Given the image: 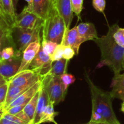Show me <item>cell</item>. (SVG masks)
<instances>
[{
  "label": "cell",
  "mask_w": 124,
  "mask_h": 124,
  "mask_svg": "<svg viewBox=\"0 0 124 124\" xmlns=\"http://www.w3.org/2000/svg\"><path fill=\"white\" fill-rule=\"evenodd\" d=\"M85 79L90 89L92 103V116L89 124H121L113 109V98L110 92L104 91L96 87L87 74L85 75Z\"/></svg>",
  "instance_id": "6da1fadb"
},
{
  "label": "cell",
  "mask_w": 124,
  "mask_h": 124,
  "mask_svg": "<svg viewBox=\"0 0 124 124\" xmlns=\"http://www.w3.org/2000/svg\"><path fill=\"white\" fill-rule=\"evenodd\" d=\"M0 1L4 10L13 24L16 16L13 1V0H0Z\"/></svg>",
  "instance_id": "7402d4cb"
},
{
  "label": "cell",
  "mask_w": 124,
  "mask_h": 124,
  "mask_svg": "<svg viewBox=\"0 0 124 124\" xmlns=\"http://www.w3.org/2000/svg\"><path fill=\"white\" fill-rule=\"evenodd\" d=\"M41 85H42V79H40L39 81H38L37 82H36L33 85L31 86V87H30V88H29L27 90L25 91V92H24L21 95H20L19 97H18L15 100L13 101L7 107L6 109L12 107L16 106V105H22V104H25V105H26V104L31 100V98L35 96V94L39 90L40 88H41Z\"/></svg>",
  "instance_id": "5bb4252c"
},
{
  "label": "cell",
  "mask_w": 124,
  "mask_h": 124,
  "mask_svg": "<svg viewBox=\"0 0 124 124\" xmlns=\"http://www.w3.org/2000/svg\"><path fill=\"white\" fill-rule=\"evenodd\" d=\"M0 124H1V123H0Z\"/></svg>",
  "instance_id": "ee69618b"
},
{
  "label": "cell",
  "mask_w": 124,
  "mask_h": 124,
  "mask_svg": "<svg viewBox=\"0 0 124 124\" xmlns=\"http://www.w3.org/2000/svg\"><path fill=\"white\" fill-rule=\"evenodd\" d=\"M13 30V24L7 18L0 15V55L1 51L5 47L12 46L15 48Z\"/></svg>",
  "instance_id": "ba28073f"
},
{
  "label": "cell",
  "mask_w": 124,
  "mask_h": 124,
  "mask_svg": "<svg viewBox=\"0 0 124 124\" xmlns=\"http://www.w3.org/2000/svg\"><path fill=\"white\" fill-rule=\"evenodd\" d=\"M50 4L51 0H33L32 13L44 20L48 15Z\"/></svg>",
  "instance_id": "ac0fdd59"
},
{
  "label": "cell",
  "mask_w": 124,
  "mask_h": 124,
  "mask_svg": "<svg viewBox=\"0 0 124 124\" xmlns=\"http://www.w3.org/2000/svg\"><path fill=\"white\" fill-rule=\"evenodd\" d=\"M107 124V123H98V124Z\"/></svg>",
  "instance_id": "b9f144b4"
},
{
  "label": "cell",
  "mask_w": 124,
  "mask_h": 124,
  "mask_svg": "<svg viewBox=\"0 0 124 124\" xmlns=\"http://www.w3.org/2000/svg\"><path fill=\"white\" fill-rule=\"evenodd\" d=\"M58 44L53 41H49L45 38H42L41 40V48H42L44 52L47 54L52 56L54 53L56 48L58 46Z\"/></svg>",
  "instance_id": "cb8c5ba5"
},
{
  "label": "cell",
  "mask_w": 124,
  "mask_h": 124,
  "mask_svg": "<svg viewBox=\"0 0 124 124\" xmlns=\"http://www.w3.org/2000/svg\"><path fill=\"white\" fill-rule=\"evenodd\" d=\"M75 54H76L75 50L71 47H69V46H64L63 58H65L67 60H70L74 56Z\"/></svg>",
  "instance_id": "1f68e13d"
},
{
  "label": "cell",
  "mask_w": 124,
  "mask_h": 124,
  "mask_svg": "<svg viewBox=\"0 0 124 124\" xmlns=\"http://www.w3.org/2000/svg\"><path fill=\"white\" fill-rule=\"evenodd\" d=\"M110 87L112 88L110 92L112 98H117L124 102V73L114 75Z\"/></svg>",
  "instance_id": "2e32d148"
},
{
  "label": "cell",
  "mask_w": 124,
  "mask_h": 124,
  "mask_svg": "<svg viewBox=\"0 0 124 124\" xmlns=\"http://www.w3.org/2000/svg\"><path fill=\"white\" fill-rule=\"evenodd\" d=\"M2 108V107H0V108Z\"/></svg>",
  "instance_id": "7bdbcfd3"
},
{
  "label": "cell",
  "mask_w": 124,
  "mask_h": 124,
  "mask_svg": "<svg viewBox=\"0 0 124 124\" xmlns=\"http://www.w3.org/2000/svg\"><path fill=\"white\" fill-rule=\"evenodd\" d=\"M65 31V21L59 14L55 4L51 0L48 15L44 20L42 38L61 44Z\"/></svg>",
  "instance_id": "3957f363"
},
{
  "label": "cell",
  "mask_w": 124,
  "mask_h": 124,
  "mask_svg": "<svg viewBox=\"0 0 124 124\" xmlns=\"http://www.w3.org/2000/svg\"><path fill=\"white\" fill-rule=\"evenodd\" d=\"M41 47V42L35 41L31 42L26 47L23 53L21 63L18 73L28 70L30 64L35 56L39 51Z\"/></svg>",
  "instance_id": "8fae6325"
},
{
  "label": "cell",
  "mask_w": 124,
  "mask_h": 124,
  "mask_svg": "<svg viewBox=\"0 0 124 124\" xmlns=\"http://www.w3.org/2000/svg\"><path fill=\"white\" fill-rule=\"evenodd\" d=\"M42 26L43 23L33 29L13 27V40L15 48L19 54H23L24 50L31 42H41Z\"/></svg>",
  "instance_id": "277c9868"
},
{
  "label": "cell",
  "mask_w": 124,
  "mask_h": 124,
  "mask_svg": "<svg viewBox=\"0 0 124 124\" xmlns=\"http://www.w3.org/2000/svg\"><path fill=\"white\" fill-rule=\"evenodd\" d=\"M119 27L117 24L109 27L108 31L105 36L94 40L101 52V59L97 68L108 66L113 70L114 75L120 74L122 70L124 47L119 46L113 38V34Z\"/></svg>",
  "instance_id": "7a4b0ae2"
},
{
  "label": "cell",
  "mask_w": 124,
  "mask_h": 124,
  "mask_svg": "<svg viewBox=\"0 0 124 124\" xmlns=\"http://www.w3.org/2000/svg\"><path fill=\"white\" fill-rule=\"evenodd\" d=\"M44 20L34 13L29 12L25 8L19 14L16 15L15 20L13 24V27L21 29H35L40 24H42Z\"/></svg>",
  "instance_id": "52a82bcc"
},
{
  "label": "cell",
  "mask_w": 124,
  "mask_h": 124,
  "mask_svg": "<svg viewBox=\"0 0 124 124\" xmlns=\"http://www.w3.org/2000/svg\"><path fill=\"white\" fill-rule=\"evenodd\" d=\"M52 63L50 56L46 54L41 47L38 53L30 63L29 69L43 78L50 73Z\"/></svg>",
  "instance_id": "8992f818"
},
{
  "label": "cell",
  "mask_w": 124,
  "mask_h": 124,
  "mask_svg": "<svg viewBox=\"0 0 124 124\" xmlns=\"http://www.w3.org/2000/svg\"><path fill=\"white\" fill-rule=\"evenodd\" d=\"M42 84L48 95L49 101L58 105L65 99L67 90L64 87L60 76L48 74L42 78Z\"/></svg>",
  "instance_id": "5b68a950"
},
{
  "label": "cell",
  "mask_w": 124,
  "mask_h": 124,
  "mask_svg": "<svg viewBox=\"0 0 124 124\" xmlns=\"http://www.w3.org/2000/svg\"><path fill=\"white\" fill-rule=\"evenodd\" d=\"M48 102H49V99H48V95L42 84V85L40 88L39 96L38 100L35 117H34L32 124H39L40 119H41L42 113Z\"/></svg>",
  "instance_id": "e0dca14e"
},
{
  "label": "cell",
  "mask_w": 124,
  "mask_h": 124,
  "mask_svg": "<svg viewBox=\"0 0 124 124\" xmlns=\"http://www.w3.org/2000/svg\"><path fill=\"white\" fill-rule=\"evenodd\" d=\"M17 56H21L20 54L18 53L16 49L14 47L8 46L2 49L1 51L0 59L2 60H8L12 59Z\"/></svg>",
  "instance_id": "603a6c76"
},
{
  "label": "cell",
  "mask_w": 124,
  "mask_h": 124,
  "mask_svg": "<svg viewBox=\"0 0 124 124\" xmlns=\"http://www.w3.org/2000/svg\"><path fill=\"white\" fill-rule=\"evenodd\" d=\"M69 61V60L65 58H62L60 60L53 62L52 69L48 74L56 76H61L63 74L66 73Z\"/></svg>",
  "instance_id": "ffe728a7"
},
{
  "label": "cell",
  "mask_w": 124,
  "mask_h": 124,
  "mask_svg": "<svg viewBox=\"0 0 124 124\" xmlns=\"http://www.w3.org/2000/svg\"><path fill=\"white\" fill-rule=\"evenodd\" d=\"M60 77L61 79L62 82V84H64V87H65L67 90L69 86L71 84L74 83L75 80H76L75 77L73 75H71V74H69L67 73L63 74L61 76H60Z\"/></svg>",
  "instance_id": "4316f807"
},
{
  "label": "cell",
  "mask_w": 124,
  "mask_h": 124,
  "mask_svg": "<svg viewBox=\"0 0 124 124\" xmlns=\"http://www.w3.org/2000/svg\"><path fill=\"white\" fill-rule=\"evenodd\" d=\"M25 106V104H22V105H16V106L12 107L7 108L5 110V113L10 114V115H16V114L19 113L21 111L24 110V107Z\"/></svg>",
  "instance_id": "4dcf8cb0"
},
{
  "label": "cell",
  "mask_w": 124,
  "mask_h": 124,
  "mask_svg": "<svg viewBox=\"0 0 124 124\" xmlns=\"http://www.w3.org/2000/svg\"><path fill=\"white\" fill-rule=\"evenodd\" d=\"M8 81L4 84L0 86V107H3L7 97V91L8 88Z\"/></svg>",
  "instance_id": "f1b7e54d"
},
{
  "label": "cell",
  "mask_w": 124,
  "mask_h": 124,
  "mask_svg": "<svg viewBox=\"0 0 124 124\" xmlns=\"http://www.w3.org/2000/svg\"></svg>",
  "instance_id": "f6af8a7d"
},
{
  "label": "cell",
  "mask_w": 124,
  "mask_h": 124,
  "mask_svg": "<svg viewBox=\"0 0 124 124\" xmlns=\"http://www.w3.org/2000/svg\"><path fill=\"white\" fill-rule=\"evenodd\" d=\"M22 57L17 56L8 60L0 59V75L9 81L18 73L21 63Z\"/></svg>",
  "instance_id": "9c48e42d"
},
{
  "label": "cell",
  "mask_w": 124,
  "mask_h": 124,
  "mask_svg": "<svg viewBox=\"0 0 124 124\" xmlns=\"http://www.w3.org/2000/svg\"><path fill=\"white\" fill-rule=\"evenodd\" d=\"M73 12L76 15L78 20H81V13L83 8V0H70Z\"/></svg>",
  "instance_id": "d4e9b609"
},
{
  "label": "cell",
  "mask_w": 124,
  "mask_h": 124,
  "mask_svg": "<svg viewBox=\"0 0 124 124\" xmlns=\"http://www.w3.org/2000/svg\"><path fill=\"white\" fill-rule=\"evenodd\" d=\"M7 81H8L6 79H3V80H1V81H0V86L2 85H3V84H4L6 83Z\"/></svg>",
  "instance_id": "8d00e7d4"
},
{
  "label": "cell",
  "mask_w": 124,
  "mask_h": 124,
  "mask_svg": "<svg viewBox=\"0 0 124 124\" xmlns=\"http://www.w3.org/2000/svg\"><path fill=\"white\" fill-rule=\"evenodd\" d=\"M38 82V81H37ZM37 82H31L27 84V85L23 86H13L12 85H8V91H7V97H6V101L3 106L4 110H6L7 107L15 100L18 97L21 95L24 92L27 90L29 88ZM9 84V83H8Z\"/></svg>",
  "instance_id": "9a60e30c"
},
{
  "label": "cell",
  "mask_w": 124,
  "mask_h": 124,
  "mask_svg": "<svg viewBox=\"0 0 124 124\" xmlns=\"http://www.w3.org/2000/svg\"><path fill=\"white\" fill-rule=\"evenodd\" d=\"M3 79H5L2 76H1V75H0V81H1V80H3Z\"/></svg>",
  "instance_id": "60d3db41"
},
{
  "label": "cell",
  "mask_w": 124,
  "mask_h": 124,
  "mask_svg": "<svg viewBox=\"0 0 124 124\" xmlns=\"http://www.w3.org/2000/svg\"><path fill=\"white\" fill-rule=\"evenodd\" d=\"M11 124H24V123H16V122H12Z\"/></svg>",
  "instance_id": "ab89813d"
},
{
  "label": "cell",
  "mask_w": 124,
  "mask_h": 124,
  "mask_svg": "<svg viewBox=\"0 0 124 124\" xmlns=\"http://www.w3.org/2000/svg\"><path fill=\"white\" fill-rule=\"evenodd\" d=\"M16 116L17 117H19V119H21V120L24 121V122H25L26 123L29 124H31V121L30 120V119L28 117L27 115L24 112V111H23H23H21V112H19V113L16 114Z\"/></svg>",
  "instance_id": "d6a6232c"
},
{
  "label": "cell",
  "mask_w": 124,
  "mask_h": 124,
  "mask_svg": "<svg viewBox=\"0 0 124 124\" xmlns=\"http://www.w3.org/2000/svg\"><path fill=\"white\" fill-rule=\"evenodd\" d=\"M54 104L52 102L49 101L44 110L40 119L39 124L47 122H52L54 124H58L54 121V117L58 115V112H56L54 111Z\"/></svg>",
  "instance_id": "d6986e66"
},
{
  "label": "cell",
  "mask_w": 124,
  "mask_h": 124,
  "mask_svg": "<svg viewBox=\"0 0 124 124\" xmlns=\"http://www.w3.org/2000/svg\"><path fill=\"white\" fill-rule=\"evenodd\" d=\"M4 113H5V111L4 110L3 108H0V120H1V118L2 117Z\"/></svg>",
  "instance_id": "d590c367"
},
{
  "label": "cell",
  "mask_w": 124,
  "mask_h": 124,
  "mask_svg": "<svg viewBox=\"0 0 124 124\" xmlns=\"http://www.w3.org/2000/svg\"><path fill=\"white\" fill-rule=\"evenodd\" d=\"M28 3V5L24 7L25 9L28 10L29 12H32V8H33V0H25Z\"/></svg>",
  "instance_id": "836d02e7"
},
{
  "label": "cell",
  "mask_w": 124,
  "mask_h": 124,
  "mask_svg": "<svg viewBox=\"0 0 124 124\" xmlns=\"http://www.w3.org/2000/svg\"><path fill=\"white\" fill-rule=\"evenodd\" d=\"M64 46L62 44H58L56 48L54 53L51 56V60L52 62L60 60L61 59L63 58V52H64Z\"/></svg>",
  "instance_id": "83f0119b"
},
{
  "label": "cell",
  "mask_w": 124,
  "mask_h": 124,
  "mask_svg": "<svg viewBox=\"0 0 124 124\" xmlns=\"http://www.w3.org/2000/svg\"><path fill=\"white\" fill-rule=\"evenodd\" d=\"M122 69L124 70V58H123V61H122Z\"/></svg>",
  "instance_id": "f35d334b"
},
{
  "label": "cell",
  "mask_w": 124,
  "mask_h": 124,
  "mask_svg": "<svg viewBox=\"0 0 124 124\" xmlns=\"http://www.w3.org/2000/svg\"><path fill=\"white\" fill-rule=\"evenodd\" d=\"M105 6H106L105 0H93V6L98 12L104 13Z\"/></svg>",
  "instance_id": "f546056e"
},
{
  "label": "cell",
  "mask_w": 124,
  "mask_h": 124,
  "mask_svg": "<svg viewBox=\"0 0 124 124\" xmlns=\"http://www.w3.org/2000/svg\"><path fill=\"white\" fill-rule=\"evenodd\" d=\"M115 41L119 46L124 47V29L119 27L113 34Z\"/></svg>",
  "instance_id": "484cf974"
},
{
  "label": "cell",
  "mask_w": 124,
  "mask_h": 124,
  "mask_svg": "<svg viewBox=\"0 0 124 124\" xmlns=\"http://www.w3.org/2000/svg\"><path fill=\"white\" fill-rule=\"evenodd\" d=\"M81 44L89 40L98 38V33L94 24L90 23H82L77 26Z\"/></svg>",
  "instance_id": "7c38bea8"
},
{
  "label": "cell",
  "mask_w": 124,
  "mask_h": 124,
  "mask_svg": "<svg viewBox=\"0 0 124 124\" xmlns=\"http://www.w3.org/2000/svg\"><path fill=\"white\" fill-rule=\"evenodd\" d=\"M61 44L71 47L75 50L76 54H78L80 46L81 45L79 38L77 26L74 27L65 31Z\"/></svg>",
  "instance_id": "4fadbf2b"
},
{
  "label": "cell",
  "mask_w": 124,
  "mask_h": 124,
  "mask_svg": "<svg viewBox=\"0 0 124 124\" xmlns=\"http://www.w3.org/2000/svg\"><path fill=\"white\" fill-rule=\"evenodd\" d=\"M0 15L2 16H3V17H4V18H7V19H8V20H9L11 22V23H12V24H13V23H12V21L10 20V18L8 16V15H7V13H6V12H5L4 10L3 7H2V5H1V1H0Z\"/></svg>",
  "instance_id": "e575fe53"
},
{
  "label": "cell",
  "mask_w": 124,
  "mask_h": 124,
  "mask_svg": "<svg viewBox=\"0 0 124 124\" xmlns=\"http://www.w3.org/2000/svg\"><path fill=\"white\" fill-rule=\"evenodd\" d=\"M42 79L40 75L31 70H25L17 73L8 81L10 85L13 86H23L31 82H37Z\"/></svg>",
  "instance_id": "30bf717a"
},
{
  "label": "cell",
  "mask_w": 124,
  "mask_h": 124,
  "mask_svg": "<svg viewBox=\"0 0 124 124\" xmlns=\"http://www.w3.org/2000/svg\"><path fill=\"white\" fill-rule=\"evenodd\" d=\"M39 93L40 90L31 98V100L25 105V107H24V110H23L24 112L27 115L28 117L31 121V124H32L34 117H35V111H36V105H37V102L38 100L39 96Z\"/></svg>",
  "instance_id": "44dd1931"
},
{
  "label": "cell",
  "mask_w": 124,
  "mask_h": 124,
  "mask_svg": "<svg viewBox=\"0 0 124 124\" xmlns=\"http://www.w3.org/2000/svg\"><path fill=\"white\" fill-rule=\"evenodd\" d=\"M121 111H122V112L124 113V102H123V103L122 104V105H121Z\"/></svg>",
  "instance_id": "74e56055"
}]
</instances>
